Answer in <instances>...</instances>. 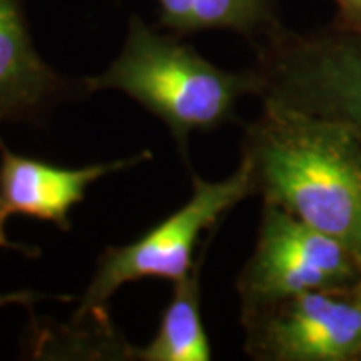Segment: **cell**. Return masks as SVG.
<instances>
[{
  "label": "cell",
  "mask_w": 361,
  "mask_h": 361,
  "mask_svg": "<svg viewBox=\"0 0 361 361\" xmlns=\"http://www.w3.org/2000/svg\"><path fill=\"white\" fill-rule=\"evenodd\" d=\"M85 82H73L42 61L26 25L23 0H0V125H42L54 104Z\"/></svg>",
  "instance_id": "cell-8"
},
{
  "label": "cell",
  "mask_w": 361,
  "mask_h": 361,
  "mask_svg": "<svg viewBox=\"0 0 361 361\" xmlns=\"http://www.w3.org/2000/svg\"><path fill=\"white\" fill-rule=\"evenodd\" d=\"M360 257L339 239L263 203L257 243L237 277L241 311L317 289L353 287Z\"/></svg>",
  "instance_id": "cell-5"
},
{
  "label": "cell",
  "mask_w": 361,
  "mask_h": 361,
  "mask_svg": "<svg viewBox=\"0 0 361 361\" xmlns=\"http://www.w3.org/2000/svg\"><path fill=\"white\" fill-rule=\"evenodd\" d=\"M245 351L257 361H360L361 299L351 287L305 291L241 311Z\"/></svg>",
  "instance_id": "cell-6"
},
{
  "label": "cell",
  "mask_w": 361,
  "mask_h": 361,
  "mask_svg": "<svg viewBox=\"0 0 361 361\" xmlns=\"http://www.w3.org/2000/svg\"><path fill=\"white\" fill-rule=\"evenodd\" d=\"M211 237L199 253L193 271L175 281L173 297L159 323L153 339L145 348L130 349L135 361H209L213 349L201 317V267Z\"/></svg>",
  "instance_id": "cell-9"
},
{
  "label": "cell",
  "mask_w": 361,
  "mask_h": 361,
  "mask_svg": "<svg viewBox=\"0 0 361 361\" xmlns=\"http://www.w3.org/2000/svg\"><path fill=\"white\" fill-rule=\"evenodd\" d=\"M351 289H353V293L361 299V257H360V277H357V281H355V285H353Z\"/></svg>",
  "instance_id": "cell-14"
},
{
  "label": "cell",
  "mask_w": 361,
  "mask_h": 361,
  "mask_svg": "<svg viewBox=\"0 0 361 361\" xmlns=\"http://www.w3.org/2000/svg\"><path fill=\"white\" fill-rule=\"evenodd\" d=\"M151 157V151H141L127 159L68 169L13 153L0 139V201L11 215L35 217L68 231L73 207L85 201L94 180L135 167Z\"/></svg>",
  "instance_id": "cell-7"
},
{
  "label": "cell",
  "mask_w": 361,
  "mask_h": 361,
  "mask_svg": "<svg viewBox=\"0 0 361 361\" xmlns=\"http://www.w3.org/2000/svg\"><path fill=\"white\" fill-rule=\"evenodd\" d=\"M360 361H361V357H360Z\"/></svg>",
  "instance_id": "cell-15"
},
{
  "label": "cell",
  "mask_w": 361,
  "mask_h": 361,
  "mask_svg": "<svg viewBox=\"0 0 361 361\" xmlns=\"http://www.w3.org/2000/svg\"><path fill=\"white\" fill-rule=\"evenodd\" d=\"M8 215H11V213L6 211L4 203L0 201V247L14 249V251H20V253H25L26 257H37V255H39V249H35V247H28V245H20V243H13V241L6 237V231H4V223H6V217H8Z\"/></svg>",
  "instance_id": "cell-12"
},
{
  "label": "cell",
  "mask_w": 361,
  "mask_h": 361,
  "mask_svg": "<svg viewBox=\"0 0 361 361\" xmlns=\"http://www.w3.org/2000/svg\"><path fill=\"white\" fill-rule=\"evenodd\" d=\"M85 94L118 90L161 118L189 165V137L209 133L237 118V103L255 97L251 71L229 73L180 42L173 32H157L130 16L127 39L111 66L99 77L82 78Z\"/></svg>",
  "instance_id": "cell-2"
},
{
  "label": "cell",
  "mask_w": 361,
  "mask_h": 361,
  "mask_svg": "<svg viewBox=\"0 0 361 361\" xmlns=\"http://www.w3.org/2000/svg\"><path fill=\"white\" fill-rule=\"evenodd\" d=\"M157 4L159 26L177 37L233 30L255 42L283 25L275 0H157Z\"/></svg>",
  "instance_id": "cell-10"
},
{
  "label": "cell",
  "mask_w": 361,
  "mask_h": 361,
  "mask_svg": "<svg viewBox=\"0 0 361 361\" xmlns=\"http://www.w3.org/2000/svg\"><path fill=\"white\" fill-rule=\"evenodd\" d=\"M193 195L167 219L155 225L129 245H111L97 259V269L75 317L99 315L123 285L139 279L180 281L193 271L195 249L203 233L253 195L251 165L241 157L239 167L227 179L205 180L195 175Z\"/></svg>",
  "instance_id": "cell-4"
},
{
  "label": "cell",
  "mask_w": 361,
  "mask_h": 361,
  "mask_svg": "<svg viewBox=\"0 0 361 361\" xmlns=\"http://www.w3.org/2000/svg\"><path fill=\"white\" fill-rule=\"evenodd\" d=\"M253 195L361 257V141L348 125L263 103L241 139Z\"/></svg>",
  "instance_id": "cell-1"
},
{
  "label": "cell",
  "mask_w": 361,
  "mask_h": 361,
  "mask_svg": "<svg viewBox=\"0 0 361 361\" xmlns=\"http://www.w3.org/2000/svg\"><path fill=\"white\" fill-rule=\"evenodd\" d=\"M251 44L261 103L339 121L361 141V35L334 25L307 32L279 25Z\"/></svg>",
  "instance_id": "cell-3"
},
{
  "label": "cell",
  "mask_w": 361,
  "mask_h": 361,
  "mask_svg": "<svg viewBox=\"0 0 361 361\" xmlns=\"http://www.w3.org/2000/svg\"><path fill=\"white\" fill-rule=\"evenodd\" d=\"M337 14L331 25L361 35V0H334Z\"/></svg>",
  "instance_id": "cell-11"
},
{
  "label": "cell",
  "mask_w": 361,
  "mask_h": 361,
  "mask_svg": "<svg viewBox=\"0 0 361 361\" xmlns=\"http://www.w3.org/2000/svg\"><path fill=\"white\" fill-rule=\"evenodd\" d=\"M47 295H35L30 291H20V293H8V295H0V305H6V303H30L35 299Z\"/></svg>",
  "instance_id": "cell-13"
}]
</instances>
